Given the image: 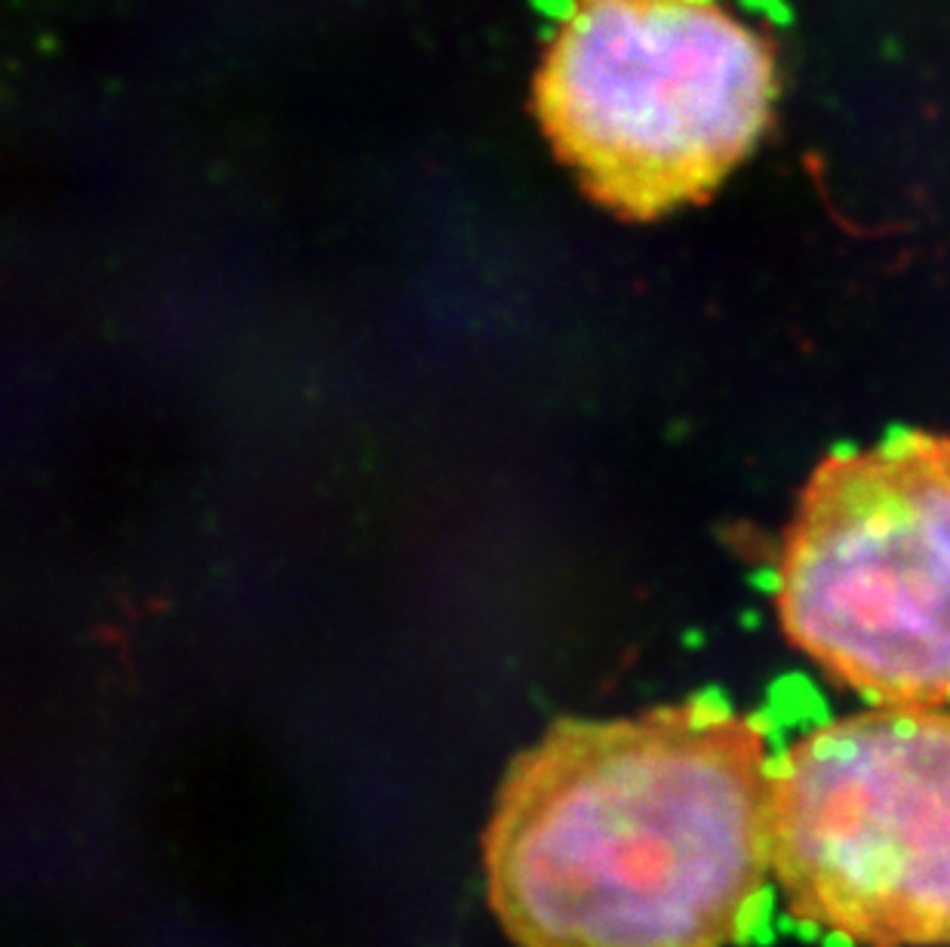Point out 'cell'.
<instances>
[{"instance_id":"cell-1","label":"cell","mask_w":950,"mask_h":947,"mask_svg":"<svg viewBox=\"0 0 950 947\" xmlns=\"http://www.w3.org/2000/svg\"><path fill=\"white\" fill-rule=\"evenodd\" d=\"M766 723L717 695L557 720L514 757L483 834L517 947H732L772 880Z\"/></svg>"},{"instance_id":"cell-2","label":"cell","mask_w":950,"mask_h":947,"mask_svg":"<svg viewBox=\"0 0 950 947\" xmlns=\"http://www.w3.org/2000/svg\"><path fill=\"white\" fill-rule=\"evenodd\" d=\"M775 96L772 44L717 0H569L532 108L594 203L652 222L711 200Z\"/></svg>"},{"instance_id":"cell-3","label":"cell","mask_w":950,"mask_h":947,"mask_svg":"<svg viewBox=\"0 0 950 947\" xmlns=\"http://www.w3.org/2000/svg\"><path fill=\"white\" fill-rule=\"evenodd\" d=\"M784 637L883 708L950 702V437L901 431L806 480L775 566Z\"/></svg>"},{"instance_id":"cell-4","label":"cell","mask_w":950,"mask_h":947,"mask_svg":"<svg viewBox=\"0 0 950 947\" xmlns=\"http://www.w3.org/2000/svg\"><path fill=\"white\" fill-rule=\"evenodd\" d=\"M769 846L794 920L855 947L950 944V711L803 732L772 763Z\"/></svg>"}]
</instances>
